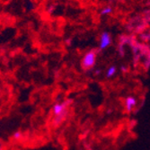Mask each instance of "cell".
<instances>
[{
  "label": "cell",
  "mask_w": 150,
  "mask_h": 150,
  "mask_svg": "<svg viewBox=\"0 0 150 150\" xmlns=\"http://www.w3.org/2000/svg\"><path fill=\"white\" fill-rule=\"evenodd\" d=\"M96 59H97V53L95 50H92L86 52L81 61L82 67H83L84 69H92V67H94L95 63H96Z\"/></svg>",
  "instance_id": "obj_1"
},
{
  "label": "cell",
  "mask_w": 150,
  "mask_h": 150,
  "mask_svg": "<svg viewBox=\"0 0 150 150\" xmlns=\"http://www.w3.org/2000/svg\"><path fill=\"white\" fill-rule=\"evenodd\" d=\"M72 103V100H66L63 102H58L52 106V114L57 116L65 112H69V107Z\"/></svg>",
  "instance_id": "obj_2"
},
{
  "label": "cell",
  "mask_w": 150,
  "mask_h": 150,
  "mask_svg": "<svg viewBox=\"0 0 150 150\" xmlns=\"http://www.w3.org/2000/svg\"><path fill=\"white\" fill-rule=\"evenodd\" d=\"M111 44H112V36H111L110 33L103 32L100 36V43H99L100 50H105Z\"/></svg>",
  "instance_id": "obj_3"
},
{
  "label": "cell",
  "mask_w": 150,
  "mask_h": 150,
  "mask_svg": "<svg viewBox=\"0 0 150 150\" xmlns=\"http://www.w3.org/2000/svg\"><path fill=\"white\" fill-rule=\"evenodd\" d=\"M124 105H125V110L127 112H130L133 111L135 106L137 105V100L133 96H128L124 100Z\"/></svg>",
  "instance_id": "obj_4"
},
{
  "label": "cell",
  "mask_w": 150,
  "mask_h": 150,
  "mask_svg": "<svg viewBox=\"0 0 150 150\" xmlns=\"http://www.w3.org/2000/svg\"><path fill=\"white\" fill-rule=\"evenodd\" d=\"M67 115H69V112H65V113H62V114H59V115H57V116H53L52 125L54 127H59V126H60L63 123V122L66 120Z\"/></svg>",
  "instance_id": "obj_5"
},
{
  "label": "cell",
  "mask_w": 150,
  "mask_h": 150,
  "mask_svg": "<svg viewBox=\"0 0 150 150\" xmlns=\"http://www.w3.org/2000/svg\"><path fill=\"white\" fill-rule=\"evenodd\" d=\"M117 73V67L115 66H111L108 67V69L106 71V77L111 78L115 74Z\"/></svg>",
  "instance_id": "obj_6"
},
{
  "label": "cell",
  "mask_w": 150,
  "mask_h": 150,
  "mask_svg": "<svg viewBox=\"0 0 150 150\" xmlns=\"http://www.w3.org/2000/svg\"><path fill=\"white\" fill-rule=\"evenodd\" d=\"M112 13V6H105L101 11V15L102 16H108V15H111Z\"/></svg>",
  "instance_id": "obj_7"
},
{
  "label": "cell",
  "mask_w": 150,
  "mask_h": 150,
  "mask_svg": "<svg viewBox=\"0 0 150 150\" xmlns=\"http://www.w3.org/2000/svg\"><path fill=\"white\" fill-rule=\"evenodd\" d=\"M23 132L21 130H17L13 134V139L16 140H20L21 139H23Z\"/></svg>",
  "instance_id": "obj_8"
},
{
  "label": "cell",
  "mask_w": 150,
  "mask_h": 150,
  "mask_svg": "<svg viewBox=\"0 0 150 150\" xmlns=\"http://www.w3.org/2000/svg\"><path fill=\"white\" fill-rule=\"evenodd\" d=\"M100 73H101V69H97V70H95V72H94V75L98 76V75H100Z\"/></svg>",
  "instance_id": "obj_9"
},
{
  "label": "cell",
  "mask_w": 150,
  "mask_h": 150,
  "mask_svg": "<svg viewBox=\"0 0 150 150\" xmlns=\"http://www.w3.org/2000/svg\"><path fill=\"white\" fill-rule=\"evenodd\" d=\"M120 69H121L122 71H125V70H126V69H125L124 67H120Z\"/></svg>",
  "instance_id": "obj_10"
},
{
  "label": "cell",
  "mask_w": 150,
  "mask_h": 150,
  "mask_svg": "<svg viewBox=\"0 0 150 150\" xmlns=\"http://www.w3.org/2000/svg\"><path fill=\"white\" fill-rule=\"evenodd\" d=\"M0 150H3V146L1 145H0Z\"/></svg>",
  "instance_id": "obj_11"
}]
</instances>
